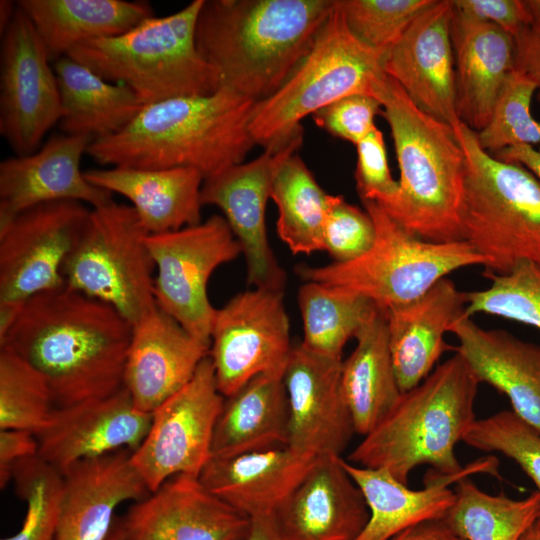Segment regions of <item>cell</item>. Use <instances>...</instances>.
Masks as SVG:
<instances>
[{"instance_id": "cell-53", "label": "cell", "mask_w": 540, "mask_h": 540, "mask_svg": "<svg viewBox=\"0 0 540 540\" xmlns=\"http://www.w3.org/2000/svg\"><path fill=\"white\" fill-rule=\"evenodd\" d=\"M25 302L0 301V340L16 322Z\"/></svg>"}, {"instance_id": "cell-44", "label": "cell", "mask_w": 540, "mask_h": 540, "mask_svg": "<svg viewBox=\"0 0 540 540\" xmlns=\"http://www.w3.org/2000/svg\"><path fill=\"white\" fill-rule=\"evenodd\" d=\"M375 240V227L366 211L333 195L323 231L324 251L335 263H345L365 254Z\"/></svg>"}, {"instance_id": "cell-27", "label": "cell", "mask_w": 540, "mask_h": 540, "mask_svg": "<svg viewBox=\"0 0 540 540\" xmlns=\"http://www.w3.org/2000/svg\"><path fill=\"white\" fill-rule=\"evenodd\" d=\"M317 458L289 446L212 456L199 479L211 493L249 519L273 516Z\"/></svg>"}, {"instance_id": "cell-24", "label": "cell", "mask_w": 540, "mask_h": 540, "mask_svg": "<svg viewBox=\"0 0 540 540\" xmlns=\"http://www.w3.org/2000/svg\"><path fill=\"white\" fill-rule=\"evenodd\" d=\"M343 466L361 490L370 516L356 540H389L414 525L443 519L455 501L451 484L477 473L498 476L495 457L477 459L453 475L431 469L424 477V487L413 490L387 470L367 468L343 459Z\"/></svg>"}, {"instance_id": "cell-55", "label": "cell", "mask_w": 540, "mask_h": 540, "mask_svg": "<svg viewBox=\"0 0 540 540\" xmlns=\"http://www.w3.org/2000/svg\"><path fill=\"white\" fill-rule=\"evenodd\" d=\"M519 540H540V518L530 525Z\"/></svg>"}, {"instance_id": "cell-22", "label": "cell", "mask_w": 540, "mask_h": 540, "mask_svg": "<svg viewBox=\"0 0 540 540\" xmlns=\"http://www.w3.org/2000/svg\"><path fill=\"white\" fill-rule=\"evenodd\" d=\"M369 516L342 456L318 457L273 515L284 540H356Z\"/></svg>"}, {"instance_id": "cell-36", "label": "cell", "mask_w": 540, "mask_h": 540, "mask_svg": "<svg viewBox=\"0 0 540 540\" xmlns=\"http://www.w3.org/2000/svg\"><path fill=\"white\" fill-rule=\"evenodd\" d=\"M332 197L296 153L279 166L270 198L278 209L277 233L293 254L324 251V223Z\"/></svg>"}, {"instance_id": "cell-17", "label": "cell", "mask_w": 540, "mask_h": 540, "mask_svg": "<svg viewBox=\"0 0 540 540\" xmlns=\"http://www.w3.org/2000/svg\"><path fill=\"white\" fill-rule=\"evenodd\" d=\"M343 360L294 346L283 374L289 407L288 446L302 453L341 456L355 432L341 384Z\"/></svg>"}, {"instance_id": "cell-6", "label": "cell", "mask_w": 540, "mask_h": 540, "mask_svg": "<svg viewBox=\"0 0 540 540\" xmlns=\"http://www.w3.org/2000/svg\"><path fill=\"white\" fill-rule=\"evenodd\" d=\"M204 0L164 17H150L127 32L91 39L66 56L101 78L131 88L143 105L202 96L221 87L219 72L200 54L196 25Z\"/></svg>"}, {"instance_id": "cell-43", "label": "cell", "mask_w": 540, "mask_h": 540, "mask_svg": "<svg viewBox=\"0 0 540 540\" xmlns=\"http://www.w3.org/2000/svg\"><path fill=\"white\" fill-rule=\"evenodd\" d=\"M463 442L485 452H499L515 461L534 482L540 494V433L504 410L475 420Z\"/></svg>"}, {"instance_id": "cell-3", "label": "cell", "mask_w": 540, "mask_h": 540, "mask_svg": "<svg viewBox=\"0 0 540 540\" xmlns=\"http://www.w3.org/2000/svg\"><path fill=\"white\" fill-rule=\"evenodd\" d=\"M334 6L335 0H204L197 48L222 87L258 102L290 77Z\"/></svg>"}, {"instance_id": "cell-26", "label": "cell", "mask_w": 540, "mask_h": 540, "mask_svg": "<svg viewBox=\"0 0 540 540\" xmlns=\"http://www.w3.org/2000/svg\"><path fill=\"white\" fill-rule=\"evenodd\" d=\"M454 347L479 383L506 395L514 412L540 433V346L462 315L450 327Z\"/></svg>"}, {"instance_id": "cell-48", "label": "cell", "mask_w": 540, "mask_h": 540, "mask_svg": "<svg viewBox=\"0 0 540 540\" xmlns=\"http://www.w3.org/2000/svg\"><path fill=\"white\" fill-rule=\"evenodd\" d=\"M38 440L34 433L25 430H0V487L12 481L15 465L21 460L38 455Z\"/></svg>"}, {"instance_id": "cell-8", "label": "cell", "mask_w": 540, "mask_h": 540, "mask_svg": "<svg viewBox=\"0 0 540 540\" xmlns=\"http://www.w3.org/2000/svg\"><path fill=\"white\" fill-rule=\"evenodd\" d=\"M384 55L360 42L335 6L310 50L284 84L256 102L250 131L256 145L284 144L303 131L301 120L351 94L375 97L386 77Z\"/></svg>"}, {"instance_id": "cell-28", "label": "cell", "mask_w": 540, "mask_h": 540, "mask_svg": "<svg viewBox=\"0 0 540 540\" xmlns=\"http://www.w3.org/2000/svg\"><path fill=\"white\" fill-rule=\"evenodd\" d=\"M466 292L445 277L419 298L384 311L388 341L397 381L402 393L419 385L451 347L444 334L462 315Z\"/></svg>"}, {"instance_id": "cell-14", "label": "cell", "mask_w": 540, "mask_h": 540, "mask_svg": "<svg viewBox=\"0 0 540 540\" xmlns=\"http://www.w3.org/2000/svg\"><path fill=\"white\" fill-rule=\"evenodd\" d=\"M90 209L78 201L32 207L0 229V301L26 302L65 286L62 268Z\"/></svg>"}, {"instance_id": "cell-4", "label": "cell", "mask_w": 540, "mask_h": 540, "mask_svg": "<svg viewBox=\"0 0 540 540\" xmlns=\"http://www.w3.org/2000/svg\"><path fill=\"white\" fill-rule=\"evenodd\" d=\"M375 98L390 127L400 170L397 196L381 207L420 239L462 241L465 155L453 127L420 109L388 75Z\"/></svg>"}, {"instance_id": "cell-16", "label": "cell", "mask_w": 540, "mask_h": 540, "mask_svg": "<svg viewBox=\"0 0 540 540\" xmlns=\"http://www.w3.org/2000/svg\"><path fill=\"white\" fill-rule=\"evenodd\" d=\"M302 141L303 131L284 144L265 148L250 162L205 179L201 188L202 206L218 207L240 244L247 282L254 288L284 291L286 273L268 241L265 211L279 166L296 153Z\"/></svg>"}, {"instance_id": "cell-51", "label": "cell", "mask_w": 540, "mask_h": 540, "mask_svg": "<svg viewBox=\"0 0 540 540\" xmlns=\"http://www.w3.org/2000/svg\"><path fill=\"white\" fill-rule=\"evenodd\" d=\"M492 155L501 161L523 166L540 183V151L536 150L532 145L519 144L505 148Z\"/></svg>"}, {"instance_id": "cell-49", "label": "cell", "mask_w": 540, "mask_h": 540, "mask_svg": "<svg viewBox=\"0 0 540 540\" xmlns=\"http://www.w3.org/2000/svg\"><path fill=\"white\" fill-rule=\"evenodd\" d=\"M515 69L528 76L537 87L540 102V22L533 23L516 36Z\"/></svg>"}, {"instance_id": "cell-9", "label": "cell", "mask_w": 540, "mask_h": 540, "mask_svg": "<svg viewBox=\"0 0 540 540\" xmlns=\"http://www.w3.org/2000/svg\"><path fill=\"white\" fill-rule=\"evenodd\" d=\"M375 227L370 249L357 259L318 267L298 265L296 274L358 293L380 309L409 303L460 268L485 266L466 241L434 243L409 233L374 201H362Z\"/></svg>"}, {"instance_id": "cell-40", "label": "cell", "mask_w": 540, "mask_h": 540, "mask_svg": "<svg viewBox=\"0 0 540 540\" xmlns=\"http://www.w3.org/2000/svg\"><path fill=\"white\" fill-rule=\"evenodd\" d=\"M484 290L466 292L464 316L485 313L533 326L540 331V264L522 262L509 273H485Z\"/></svg>"}, {"instance_id": "cell-38", "label": "cell", "mask_w": 540, "mask_h": 540, "mask_svg": "<svg viewBox=\"0 0 540 540\" xmlns=\"http://www.w3.org/2000/svg\"><path fill=\"white\" fill-rule=\"evenodd\" d=\"M56 406L44 377L6 348H0V430H25L37 435Z\"/></svg>"}, {"instance_id": "cell-19", "label": "cell", "mask_w": 540, "mask_h": 540, "mask_svg": "<svg viewBox=\"0 0 540 540\" xmlns=\"http://www.w3.org/2000/svg\"><path fill=\"white\" fill-rule=\"evenodd\" d=\"M152 413L139 410L128 390L57 407L36 437L38 455L63 473L73 464L122 449L134 452L146 437Z\"/></svg>"}, {"instance_id": "cell-37", "label": "cell", "mask_w": 540, "mask_h": 540, "mask_svg": "<svg viewBox=\"0 0 540 540\" xmlns=\"http://www.w3.org/2000/svg\"><path fill=\"white\" fill-rule=\"evenodd\" d=\"M455 501L443 518L464 540H519L540 518V494L515 500L482 491L466 477L457 482Z\"/></svg>"}, {"instance_id": "cell-13", "label": "cell", "mask_w": 540, "mask_h": 540, "mask_svg": "<svg viewBox=\"0 0 540 540\" xmlns=\"http://www.w3.org/2000/svg\"><path fill=\"white\" fill-rule=\"evenodd\" d=\"M224 400L208 355L190 382L152 413L146 437L131 454L150 492L179 474L199 477L212 457L214 429Z\"/></svg>"}, {"instance_id": "cell-46", "label": "cell", "mask_w": 540, "mask_h": 540, "mask_svg": "<svg viewBox=\"0 0 540 540\" xmlns=\"http://www.w3.org/2000/svg\"><path fill=\"white\" fill-rule=\"evenodd\" d=\"M380 101L366 94L342 97L312 114L315 124L332 136L357 145L376 126L382 113Z\"/></svg>"}, {"instance_id": "cell-47", "label": "cell", "mask_w": 540, "mask_h": 540, "mask_svg": "<svg viewBox=\"0 0 540 540\" xmlns=\"http://www.w3.org/2000/svg\"><path fill=\"white\" fill-rule=\"evenodd\" d=\"M455 14L492 23L513 37L532 24L524 0H452Z\"/></svg>"}, {"instance_id": "cell-32", "label": "cell", "mask_w": 540, "mask_h": 540, "mask_svg": "<svg viewBox=\"0 0 540 540\" xmlns=\"http://www.w3.org/2000/svg\"><path fill=\"white\" fill-rule=\"evenodd\" d=\"M289 407L282 375L261 374L226 397L217 419L212 456L288 446Z\"/></svg>"}, {"instance_id": "cell-29", "label": "cell", "mask_w": 540, "mask_h": 540, "mask_svg": "<svg viewBox=\"0 0 540 540\" xmlns=\"http://www.w3.org/2000/svg\"><path fill=\"white\" fill-rule=\"evenodd\" d=\"M456 108L474 132L488 123L506 78L515 68V42L500 27L454 13L451 20Z\"/></svg>"}, {"instance_id": "cell-25", "label": "cell", "mask_w": 540, "mask_h": 540, "mask_svg": "<svg viewBox=\"0 0 540 540\" xmlns=\"http://www.w3.org/2000/svg\"><path fill=\"white\" fill-rule=\"evenodd\" d=\"M122 449L79 461L62 475L63 498L55 540H105L126 501H138L150 491Z\"/></svg>"}, {"instance_id": "cell-7", "label": "cell", "mask_w": 540, "mask_h": 540, "mask_svg": "<svg viewBox=\"0 0 540 540\" xmlns=\"http://www.w3.org/2000/svg\"><path fill=\"white\" fill-rule=\"evenodd\" d=\"M465 155L462 238L486 260L485 273L540 264V183L519 164L482 149L463 122L453 126Z\"/></svg>"}, {"instance_id": "cell-54", "label": "cell", "mask_w": 540, "mask_h": 540, "mask_svg": "<svg viewBox=\"0 0 540 540\" xmlns=\"http://www.w3.org/2000/svg\"><path fill=\"white\" fill-rule=\"evenodd\" d=\"M17 10V4L12 1L1 0L0 2V32L1 36L5 33L10 25L15 12Z\"/></svg>"}, {"instance_id": "cell-15", "label": "cell", "mask_w": 540, "mask_h": 540, "mask_svg": "<svg viewBox=\"0 0 540 540\" xmlns=\"http://www.w3.org/2000/svg\"><path fill=\"white\" fill-rule=\"evenodd\" d=\"M0 50V134L16 156L34 153L62 117L58 83L43 44L18 7Z\"/></svg>"}, {"instance_id": "cell-2", "label": "cell", "mask_w": 540, "mask_h": 540, "mask_svg": "<svg viewBox=\"0 0 540 540\" xmlns=\"http://www.w3.org/2000/svg\"><path fill=\"white\" fill-rule=\"evenodd\" d=\"M255 104L221 87L145 105L123 130L94 140L87 154L113 167L192 168L205 180L243 163L256 145L250 131Z\"/></svg>"}, {"instance_id": "cell-41", "label": "cell", "mask_w": 540, "mask_h": 540, "mask_svg": "<svg viewBox=\"0 0 540 540\" xmlns=\"http://www.w3.org/2000/svg\"><path fill=\"white\" fill-rule=\"evenodd\" d=\"M536 91L535 83L514 68L499 91L487 125L475 132L482 149L495 154L519 144L540 143V122L531 113Z\"/></svg>"}, {"instance_id": "cell-57", "label": "cell", "mask_w": 540, "mask_h": 540, "mask_svg": "<svg viewBox=\"0 0 540 540\" xmlns=\"http://www.w3.org/2000/svg\"><path fill=\"white\" fill-rule=\"evenodd\" d=\"M105 540H121V533L116 519L113 523L110 533Z\"/></svg>"}, {"instance_id": "cell-10", "label": "cell", "mask_w": 540, "mask_h": 540, "mask_svg": "<svg viewBox=\"0 0 540 540\" xmlns=\"http://www.w3.org/2000/svg\"><path fill=\"white\" fill-rule=\"evenodd\" d=\"M148 235L131 205L111 201L92 208L63 265L65 284L110 305L135 325L157 308Z\"/></svg>"}, {"instance_id": "cell-35", "label": "cell", "mask_w": 540, "mask_h": 540, "mask_svg": "<svg viewBox=\"0 0 540 540\" xmlns=\"http://www.w3.org/2000/svg\"><path fill=\"white\" fill-rule=\"evenodd\" d=\"M303 341L309 351L343 360V349L381 310L370 299L343 287L307 281L298 291Z\"/></svg>"}, {"instance_id": "cell-42", "label": "cell", "mask_w": 540, "mask_h": 540, "mask_svg": "<svg viewBox=\"0 0 540 540\" xmlns=\"http://www.w3.org/2000/svg\"><path fill=\"white\" fill-rule=\"evenodd\" d=\"M434 0H336L350 32L385 55Z\"/></svg>"}, {"instance_id": "cell-56", "label": "cell", "mask_w": 540, "mask_h": 540, "mask_svg": "<svg viewBox=\"0 0 540 540\" xmlns=\"http://www.w3.org/2000/svg\"><path fill=\"white\" fill-rule=\"evenodd\" d=\"M533 23L540 22V0H524Z\"/></svg>"}, {"instance_id": "cell-39", "label": "cell", "mask_w": 540, "mask_h": 540, "mask_svg": "<svg viewBox=\"0 0 540 540\" xmlns=\"http://www.w3.org/2000/svg\"><path fill=\"white\" fill-rule=\"evenodd\" d=\"M12 481L26 513L20 530L1 540H55L64 490L62 473L35 455L15 465Z\"/></svg>"}, {"instance_id": "cell-45", "label": "cell", "mask_w": 540, "mask_h": 540, "mask_svg": "<svg viewBox=\"0 0 540 540\" xmlns=\"http://www.w3.org/2000/svg\"><path fill=\"white\" fill-rule=\"evenodd\" d=\"M356 146V189L362 201L380 206L391 203L398 194L399 182L390 172L382 132L375 127Z\"/></svg>"}, {"instance_id": "cell-30", "label": "cell", "mask_w": 540, "mask_h": 540, "mask_svg": "<svg viewBox=\"0 0 540 540\" xmlns=\"http://www.w3.org/2000/svg\"><path fill=\"white\" fill-rule=\"evenodd\" d=\"M86 180L128 199L149 234L201 223L203 175L192 168L112 167L84 171Z\"/></svg>"}, {"instance_id": "cell-12", "label": "cell", "mask_w": 540, "mask_h": 540, "mask_svg": "<svg viewBox=\"0 0 540 540\" xmlns=\"http://www.w3.org/2000/svg\"><path fill=\"white\" fill-rule=\"evenodd\" d=\"M292 349L284 291L253 288L216 309L208 355L225 398L258 375L283 376Z\"/></svg>"}, {"instance_id": "cell-20", "label": "cell", "mask_w": 540, "mask_h": 540, "mask_svg": "<svg viewBox=\"0 0 540 540\" xmlns=\"http://www.w3.org/2000/svg\"><path fill=\"white\" fill-rule=\"evenodd\" d=\"M452 0H434L384 57V71L422 110L452 127L456 108Z\"/></svg>"}, {"instance_id": "cell-52", "label": "cell", "mask_w": 540, "mask_h": 540, "mask_svg": "<svg viewBox=\"0 0 540 540\" xmlns=\"http://www.w3.org/2000/svg\"><path fill=\"white\" fill-rule=\"evenodd\" d=\"M250 520V528L243 540H284L273 516Z\"/></svg>"}, {"instance_id": "cell-23", "label": "cell", "mask_w": 540, "mask_h": 540, "mask_svg": "<svg viewBox=\"0 0 540 540\" xmlns=\"http://www.w3.org/2000/svg\"><path fill=\"white\" fill-rule=\"evenodd\" d=\"M209 349L158 307L133 325L124 387L135 406L153 413L190 382Z\"/></svg>"}, {"instance_id": "cell-21", "label": "cell", "mask_w": 540, "mask_h": 540, "mask_svg": "<svg viewBox=\"0 0 540 540\" xmlns=\"http://www.w3.org/2000/svg\"><path fill=\"white\" fill-rule=\"evenodd\" d=\"M93 139L56 134L32 154L0 163V229L20 213L40 204L78 201L96 208L112 193L89 183L80 162Z\"/></svg>"}, {"instance_id": "cell-18", "label": "cell", "mask_w": 540, "mask_h": 540, "mask_svg": "<svg viewBox=\"0 0 540 540\" xmlns=\"http://www.w3.org/2000/svg\"><path fill=\"white\" fill-rule=\"evenodd\" d=\"M116 521L121 540H243L251 524L199 477L186 474L133 502Z\"/></svg>"}, {"instance_id": "cell-34", "label": "cell", "mask_w": 540, "mask_h": 540, "mask_svg": "<svg viewBox=\"0 0 540 540\" xmlns=\"http://www.w3.org/2000/svg\"><path fill=\"white\" fill-rule=\"evenodd\" d=\"M355 339V349L342 362L341 384L355 432L365 436L394 408L402 391L393 366L382 309Z\"/></svg>"}, {"instance_id": "cell-33", "label": "cell", "mask_w": 540, "mask_h": 540, "mask_svg": "<svg viewBox=\"0 0 540 540\" xmlns=\"http://www.w3.org/2000/svg\"><path fill=\"white\" fill-rule=\"evenodd\" d=\"M53 69L63 134L87 136L93 141L108 137L127 127L144 107L131 88L101 78L68 56L55 61Z\"/></svg>"}, {"instance_id": "cell-50", "label": "cell", "mask_w": 540, "mask_h": 540, "mask_svg": "<svg viewBox=\"0 0 540 540\" xmlns=\"http://www.w3.org/2000/svg\"><path fill=\"white\" fill-rule=\"evenodd\" d=\"M389 540H464L444 519L426 521L409 527Z\"/></svg>"}, {"instance_id": "cell-31", "label": "cell", "mask_w": 540, "mask_h": 540, "mask_svg": "<svg viewBox=\"0 0 540 540\" xmlns=\"http://www.w3.org/2000/svg\"><path fill=\"white\" fill-rule=\"evenodd\" d=\"M51 63L76 45L127 32L154 12L147 2L125 0H20Z\"/></svg>"}, {"instance_id": "cell-11", "label": "cell", "mask_w": 540, "mask_h": 540, "mask_svg": "<svg viewBox=\"0 0 540 540\" xmlns=\"http://www.w3.org/2000/svg\"><path fill=\"white\" fill-rule=\"evenodd\" d=\"M146 243L157 271L156 306L210 346L216 309L208 298V281L217 267L242 254L227 221L213 215L197 225L149 234Z\"/></svg>"}, {"instance_id": "cell-5", "label": "cell", "mask_w": 540, "mask_h": 540, "mask_svg": "<svg viewBox=\"0 0 540 540\" xmlns=\"http://www.w3.org/2000/svg\"><path fill=\"white\" fill-rule=\"evenodd\" d=\"M479 381L454 356L438 365L419 385L402 393L385 418L350 452L347 461L387 470L408 485L412 470L430 465L446 475L462 466L455 447L476 420L474 404Z\"/></svg>"}, {"instance_id": "cell-1", "label": "cell", "mask_w": 540, "mask_h": 540, "mask_svg": "<svg viewBox=\"0 0 540 540\" xmlns=\"http://www.w3.org/2000/svg\"><path fill=\"white\" fill-rule=\"evenodd\" d=\"M132 327L110 305L65 285L29 298L0 348L35 368L56 408L64 407L124 387Z\"/></svg>"}]
</instances>
